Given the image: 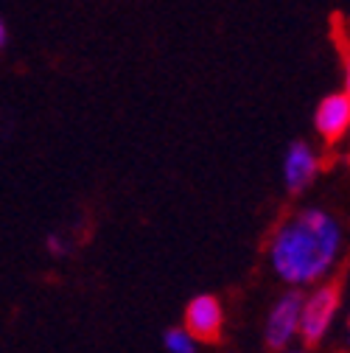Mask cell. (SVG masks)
Masks as SVG:
<instances>
[{
    "label": "cell",
    "instance_id": "3957f363",
    "mask_svg": "<svg viewBox=\"0 0 350 353\" xmlns=\"http://www.w3.org/2000/svg\"><path fill=\"white\" fill-rule=\"evenodd\" d=\"M194 342L222 345L225 339V308L213 294H196L185 305V328Z\"/></svg>",
    "mask_w": 350,
    "mask_h": 353
},
{
    "label": "cell",
    "instance_id": "30bf717a",
    "mask_svg": "<svg viewBox=\"0 0 350 353\" xmlns=\"http://www.w3.org/2000/svg\"><path fill=\"white\" fill-rule=\"evenodd\" d=\"M347 334H350V320H347Z\"/></svg>",
    "mask_w": 350,
    "mask_h": 353
},
{
    "label": "cell",
    "instance_id": "6da1fadb",
    "mask_svg": "<svg viewBox=\"0 0 350 353\" xmlns=\"http://www.w3.org/2000/svg\"><path fill=\"white\" fill-rule=\"evenodd\" d=\"M339 252V228L325 210H302L272 241V267L289 283L322 278Z\"/></svg>",
    "mask_w": 350,
    "mask_h": 353
},
{
    "label": "cell",
    "instance_id": "5b68a950",
    "mask_svg": "<svg viewBox=\"0 0 350 353\" xmlns=\"http://www.w3.org/2000/svg\"><path fill=\"white\" fill-rule=\"evenodd\" d=\"M320 168V160L317 154L311 152L309 143L302 141H294L286 152V163H283V176H286V188L291 194H300L309 188V183L314 180V174Z\"/></svg>",
    "mask_w": 350,
    "mask_h": 353
},
{
    "label": "cell",
    "instance_id": "9c48e42d",
    "mask_svg": "<svg viewBox=\"0 0 350 353\" xmlns=\"http://www.w3.org/2000/svg\"><path fill=\"white\" fill-rule=\"evenodd\" d=\"M6 46V26H3V20H0V48Z\"/></svg>",
    "mask_w": 350,
    "mask_h": 353
},
{
    "label": "cell",
    "instance_id": "277c9868",
    "mask_svg": "<svg viewBox=\"0 0 350 353\" xmlns=\"http://www.w3.org/2000/svg\"><path fill=\"white\" fill-rule=\"evenodd\" d=\"M300 312H302V294L300 292H289L286 297H280L269 314V323H267V353H280L289 339L297 334V325H300Z\"/></svg>",
    "mask_w": 350,
    "mask_h": 353
},
{
    "label": "cell",
    "instance_id": "ba28073f",
    "mask_svg": "<svg viewBox=\"0 0 350 353\" xmlns=\"http://www.w3.org/2000/svg\"><path fill=\"white\" fill-rule=\"evenodd\" d=\"M342 59H344V96L350 99V39L342 42Z\"/></svg>",
    "mask_w": 350,
    "mask_h": 353
},
{
    "label": "cell",
    "instance_id": "52a82bcc",
    "mask_svg": "<svg viewBox=\"0 0 350 353\" xmlns=\"http://www.w3.org/2000/svg\"><path fill=\"white\" fill-rule=\"evenodd\" d=\"M165 347L174 353H194V339L183 328H171L165 334Z\"/></svg>",
    "mask_w": 350,
    "mask_h": 353
},
{
    "label": "cell",
    "instance_id": "7a4b0ae2",
    "mask_svg": "<svg viewBox=\"0 0 350 353\" xmlns=\"http://www.w3.org/2000/svg\"><path fill=\"white\" fill-rule=\"evenodd\" d=\"M342 294H344V270H339L331 281H325L309 300H302V312H300V336L302 345L314 350L320 345V339L325 336L331 320L336 317L339 305H342Z\"/></svg>",
    "mask_w": 350,
    "mask_h": 353
},
{
    "label": "cell",
    "instance_id": "8992f818",
    "mask_svg": "<svg viewBox=\"0 0 350 353\" xmlns=\"http://www.w3.org/2000/svg\"><path fill=\"white\" fill-rule=\"evenodd\" d=\"M314 126L328 143H336L350 129V99L344 93H333L322 99L314 115Z\"/></svg>",
    "mask_w": 350,
    "mask_h": 353
},
{
    "label": "cell",
    "instance_id": "8fae6325",
    "mask_svg": "<svg viewBox=\"0 0 350 353\" xmlns=\"http://www.w3.org/2000/svg\"><path fill=\"white\" fill-rule=\"evenodd\" d=\"M347 28H350V23H347Z\"/></svg>",
    "mask_w": 350,
    "mask_h": 353
}]
</instances>
